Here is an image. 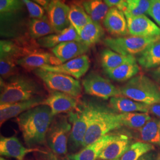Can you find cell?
Returning <instances> with one entry per match:
<instances>
[{
  "label": "cell",
  "instance_id": "cell-45",
  "mask_svg": "<svg viewBox=\"0 0 160 160\" xmlns=\"http://www.w3.org/2000/svg\"><path fill=\"white\" fill-rule=\"evenodd\" d=\"M120 160V158H119V159H114V160Z\"/></svg>",
  "mask_w": 160,
  "mask_h": 160
},
{
  "label": "cell",
  "instance_id": "cell-40",
  "mask_svg": "<svg viewBox=\"0 0 160 160\" xmlns=\"http://www.w3.org/2000/svg\"><path fill=\"white\" fill-rule=\"evenodd\" d=\"M32 1H33L34 2L42 6L46 10L52 0H32Z\"/></svg>",
  "mask_w": 160,
  "mask_h": 160
},
{
  "label": "cell",
  "instance_id": "cell-3",
  "mask_svg": "<svg viewBox=\"0 0 160 160\" xmlns=\"http://www.w3.org/2000/svg\"><path fill=\"white\" fill-rule=\"evenodd\" d=\"M119 114L92 103V114L82 147L94 142L113 130L122 126Z\"/></svg>",
  "mask_w": 160,
  "mask_h": 160
},
{
  "label": "cell",
  "instance_id": "cell-21",
  "mask_svg": "<svg viewBox=\"0 0 160 160\" xmlns=\"http://www.w3.org/2000/svg\"><path fill=\"white\" fill-rule=\"evenodd\" d=\"M71 41L80 42L79 35L74 28L71 25L60 32L41 38L38 39L36 42L40 47L53 48L61 43Z\"/></svg>",
  "mask_w": 160,
  "mask_h": 160
},
{
  "label": "cell",
  "instance_id": "cell-20",
  "mask_svg": "<svg viewBox=\"0 0 160 160\" xmlns=\"http://www.w3.org/2000/svg\"><path fill=\"white\" fill-rule=\"evenodd\" d=\"M117 136L118 135L107 134L94 142L84 147L78 152L69 155L67 160H97L103 149Z\"/></svg>",
  "mask_w": 160,
  "mask_h": 160
},
{
  "label": "cell",
  "instance_id": "cell-13",
  "mask_svg": "<svg viewBox=\"0 0 160 160\" xmlns=\"http://www.w3.org/2000/svg\"><path fill=\"white\" fill-rule=\"evenodd\" d=\"M45 98L39 96L27 100L0 105V123L1 126L6 121L18 117L24 112L43 104Z\"/></svg>",
  "mask_w": 160,
  "mask_h": 160
},
{
  "label": "cell",
  "instance_id": "cell-29",
  "mask_svg": "<svg viewBox=\"0 0 160 160\" xmlns=\"http://www.w3.org/2000/svg\"><path fill=\"white\" fill-rule=\"evenodd\" d=\"M141 140L147 143L160 144V120L151 119L139 129Z\"/></svg>",
  "mask_w": 160,
  "mask_h": 160
},
{
  "label": "cell",
  "instance_id": "cell-30",
  "mask_svg": "<svg viewBox=\"0 0 160 160\" xmlns=\"http://www.w3.org/2000/svg\"><path fill=\"white\" fill-rule=\"evenodd\" d=\"M133 58L134 56H125L109 49H104L100 54L101 63L104 70L115 68Z\"/></svg>",
  "mask_w": 160,
  "mask_h": 160
},
{
  "label": "cell",
  "instance_id": "cell-24",
  "mask_svg": "<svg viewBox=\"0 0 160 160\" xmlns=\"http://www.w3.org/2000/svg\"><path fill=\"white\" fill-rule=\"evenodd\" d=\"M109 103L113 109L120 113L132 112L148 113L150 107L148 105L122 96L112 97L110 98Z\"/></svg>",
  "mask_w": 160,
  "mask_h": 160
},
{
  "label": "cell",
  "instance_id": "cell-43",
  "mask_svg": "<svg viewBox=\"0 0 160 160\" xmlns=\"http://www.w3.org/2000/svg\"><path fill=\"white\" fill-rule=\"evenodd\" d=\"M84 1V0H71L72 4H80V5H81L82 2Z\"/></svg>",
  "mask_w": 160,
  "mask_h": 160
},
{
  "label": "cell",
  "instance_id": "cell-9",
  "mask_svg": "<svg viewBox=\"0 0 160 160\" xmlns=\"http://www.w3.org/2000/svg\"><path fill=\"white\" fill-rule=\"evenodd\" d=\"M92 114V103L84 104L76 112H69L68 119L72 124L69 139L73 149L82 147Z\"/></svg>",
  "mask_w": 160,
  "mask_h": 160
},
{
  "label": "cell",
  "instance_id": "cell-47",
  "mask_svg": "<svg viewBox=\"0 0 160 160\" xmlns=\"http://www.w3.org/2000/svg\"><path fill=\"white\" fill-rule=\"evenodd\" d=\"M157 160H160V156L158 157V158H157Z\"/></svg>",
  "mask_w": 160,
  "mask_h": 160
},
{
  "label": "cell",
  "instance_id": "cell-28",
  "mask_svg": "<svg viewBox=\"0 0 160 160\" xmlns=\"http://www.w3.org/2000/svg\"><path fill=\"white\" fill-rule=\"evenodd\" d=\"M81 6L92 20L98 23L103 22L110 9L103 0H84Z\"/></svg>",
  "mask_w": 160,
  "mask_h": 160
},
{
  "label": "cell",
  "instance_id": "cell-10",
  "mask_svg": "<svg viewBox=\"0 0 160 160\" xmlns=\"http://www.w3.org/2000/svg\"><path fill=\"white\" fill-rule=\"evenodd\" d=\"M82 86L87 94L104 100L122 95L120 88L96 72H91L86 76L82 80Z\"/></svg>",
  "mask_w": 160,
  "mask_h": 160
},
{
  "label": "cell",
  "instance_id": "cell-34",
  "mask_svg": "<svg viewBox=\"0 0 160 160\" xmlns=\"http://www.w3.org/2000/svg\"><path fill=\"white\" fill-rule=\"evenodd\" d=\"M126 1L124 14L135 16L147 14L150 7V0H126Z\"/></svg>",
  "mask_w": 160,
  "mask_h": 160
},
{
  "label": "cell",
  "instance_id": "cell-27",
  "mask_svg": "<svg viewBox=\"0 0 160 160\" xmlns=\"http://www.w3.org/2000/svg\"><path fill=\"white\" fill-rule=\"evenodd\" d=\"M55 33L52 26L47 15L41 18H32L29 23V33L33 39H39L41 38Z\"/></svg>",
  "mask_w": 160,
  "mask_h": 160
},
{
  "label": "cell",
  "instance_id": "cell-12",
  "mask_svg": "<svg viewBox=\"0 0 160 160\" xmlns=\"http://www.w3.org/2000/svg\"><path fill=\"white\" fill-rule=\"evenodd\" d=\"M90 66L89 58L86 55H83L58 65H45L40 68L50 72L68 75L78 80L86 74Z\"/></svg>",
  "mask_w": 160,
  "mask_h": 160
},
{
  "label": "cell",
  "instance_id": "cell-17",
  "mask_svg": "<svg viewBox=\"0 0 160 160\" xmlns=\"http://www.w3.org/2000/svg\"><path fill=\"white\" fill-rule=\"evenodd\" d=\"M103 25L109 33L116 37L129 34L128 24L124 12L117 8H110L103 20Z\"/></svg>",
  "mask_w": 160,
  "mask_h": 160
},
{
  "label": "cell",
  "instance_id": "cell-1",
  "mask_svg": "<svg viewBox=\"0 0 160 160\" xmlns=\"http://www.w3.org/2000/svg\"><path fill=\"white\" fill-rule=\"evenodd\" d=\"M53 117L50 108L44 104L30 109L17 117L18 126L29 147L45 142Z\"/></svg>",
  "mask_w": 160,
  "mask_h": 160
},
{
  "label": "cell",
  "instance_id": "cell-44",
  "mask_svg": "<svg viewBox=\"0 0 160 160\" xmlns=\"http://www.w3.org/2000/svg\"><path fill=\"white\" fill-rule=\"evenodd\" d=\"M0 160H7L5 159L4 158H3V157H1V158H0Z\"/></svg>",
  "mask_w": 160,
  "mask_h": 160
},
{
  "label": "cell",
  "instance_id": "cell-31",
  "mask_svg": "<svg viewBox=\"0 0 160 160\" xmlns=\"http://www.w3.org/2000/svg\"><path fill=\"white\" fill-rule=\"evenodd\" d=\"M68 18L70 25L72 26L78 33L86 24L92 20L82 6L77 4H71L69 6Z\"/></svg>",
  "mask_w": 160,
  "mask_h": 160
},
{
  "label": "cell",
  "instance_id": "cell-38",
  "mask_svg": "<svg viewBox=\"0 0 160 160\" xmlns=\"http://www.w3.org/2000/svg\"><path fill=\"white\" fill-rule=\"evenodd\" d=\"M109 8H117L123 12L126 7V0H103Z\"/></svg>",
  "mask_w": 160,
  "mask_h": 160
},
{
  "label": "cell",
  "instance_id": "cell-39",
  "mask_svg": "<svg viewBox=\"0 0 160 160\" xmlns=\"http://www.w3.org/2000/svg\"><path fill=\"white\" fill-rule=\"evenodd\" d=\"M149 111L160 119V103L150 106Z\"/></svg>",
  "mask_w": 160,
  "mask_h": 160
},
{
  "label": "cell",
  "instance_id": "cell-19",
  "mask_svg": "<svg viewBox=\"0 0 160 160\" xmlns=\"http://www.w3.org/2000/svg\"><path fill=\"white\" fill-rule=\"evenodd\" d=\"M39 152L37 148H27L15 137H5L1 136L0 154L2 156L23 160L24 157L32 152Z\"/></svg>",
  "mask_w": 160,
  "mask_h": 160
},
{
  "label": "cell",
  "instance_id": "cell-2",
  "mask_svg": "<svg viewBox=\"0 0 160 160\" xmlns=\"http://www.w3.org/2000/svg\"><path fill=\"white\" fill-rule=\"evenodd\" d=\"M42 92L40 85L27 76L14 75L6 81L1 78L0 105L27 100Z\"/></svg>",
  "mask_w": 160,
  "mask_h": 160
},
{
  "label": "cell",
  "instance_id": "cell-4",
  "mask_svg": "<svg viewBox=\"0 0 160 160\" xmlns=\"http://www.w3.org/2000/svg\"><path fill=\"white\" fill-rule=\"evenodd\" d=\"M38 45H37L38 46ZM36 45H23L19 41L1 40L0 42V74L7 80L17 73L19 59L38 49Z\"/></svg>",
  "mask_w": 160,
  "mask_h": 160
},
{
  "label": "cell",
  "instance_id": "cell-23",
  "mask_svg": "<svg viewBox=\"0 0 160 160\" xmlns=\"http://www.w3.org/2000/svg\"><path fill=\"white\" fill-rule=\"evenodd\" d=\"M139 71L135 58L115 68L104 70L110 78L118 82L131 80L139 73Z\"/></svg>",
  "mask_w": 160,
  "mask_h": 160
},
{
  "label": "cell",
  "instance_id": "cell-22",
  "mask_svg": "<svg viewBox=\"0 0 160 160\" xmlns=\"http://www.w3.org/2000/svg\"><path fill=\"white\" fill-rule=\"evenodd\" d=\"M130 146L129 138L126 135H118L102 151L99 160H114L120 158Z\"/></svg>",
  "mask_w": 160,
  "mask_h": 160
},
{
  "label": "cell",
  "instance_id": "cell-46",
  "mask_svg": "<svg viewBox=\"0 0 160 160\" xmlns=\"http://www.w3.org/2000/svg\"><path fill=\"white\" fill-rule=\"evenodd\" d=\"M59 1H62V2H65L67 0H59Z\"/></svg>",
  "mask_w": 160,
  "mask_h": 160
},
{
  "label": "cell",
  "instance_id": "cell-48",
  "mask_svg": "<svg viewBox=\"0 0 160 160\" xmlns=\"http://www.w3.org/2000/svg\"><path fill=\"white\" fill-rule=\"evenodd\" d=\"M53 160H55V159H53Z\"/></svg>",
  "mask_w": 160,
  "mask_h": 160
},
{
  "label": "cell",
  "instance_id": "cell-16",
  "mask_svg": "<svg viewBox=\"0 0 160 160\" xmlns=\"http://www.w3.org/2000/svg\"><path fill=\"white\" fill-rule=\"evenodd\" d=\"M42 104L50 108L53 116L62 113L72 112L78 107L76 98L59 92H51L48 97L45 99Z\"/></svg>",
  "mask_w": 160,
  "mask_h": 160
},
{
  "label": "cell",
  "instance_id": "cell-11",
  "mask_svg": "<svg viewBox=\"0 0 160 160\" xmlns=\"http://www.w3.org/2000/svg\"><path fill=\"white\" fill-rule=\"evenodd\" d=\"M129 34L131 36L151 38L160 36V28L145 14L132 16L125 14Z\"/></svg>",
  "mask_w": 160,
  "mask_h": 160
},
{
  "label": "cell",
  "instance_id": "cell-42",
  "mask_svg": "<svg viewBox=\"0 0 160 160\" xmlns=\"http://www.w3.org/2000/svg\"><path fill=\"white\" fill-rule=\"evenodd\" d=\"M138 160H152V157L151 154H145Z\"/></svg>",
  "mask_w": 160,
  "mask_h": 160
},
{
  "label": "cell",
  "instance_id": "cell-5",
  "mask_svg": "<svg viewBox=\"0 0 160 160\" xmlns=\"http://www.w3.org/2000/svg\"><path fill=\"white\" fill-rule=\"evenodd\" d=\"M122 95L139 103L151 106L160 103V90L148 77L138 75L120 88Z\"/></svg>",
  "mask_w": 160,
  "mask_h": 160
},
{
  "label": "cell",
  "instance_id": "cell-32",
  "mask_svg": "<svg viewBox=\"0 0 160 160\" xmlns=\"http://www.w3.org/2000/svg\"><path fill=\"white\" fill-rule=\"evenodd\" d=\"M120 121L123 126L132 129H141L151 119L148 113L132 112L120 113Z\"/></svg>",
  "mask_w": 160,
  "mask_h": 160
},
{
  "label": "cell",
  "instance_id": "cell-7",
  "mask_svg": "<svg viewBox=\"0 0 160 160\" xmlns=\"http://www.w3.org/2000/svg\"><path fill=\"white\" fill-rule=\"evenodd\" d=\"M159 40L160 36L143 38L131 36L107 38L103 43L111 50L121 55L134 56L142 53L148 46Z\"/></svg>",
  "mask_w": 160,
  "mask_h": 160
},
{
  "label": "cell",
  "instance_id": "cell-37",
  "mask_svg": "<svg viewBox=\"0 0 160 160\" xmlns=\"http://www.w3.org/2000/svg\"><path fill=\"white\" fill-rule=\"evenodd\" d=\"M147 14L160 27V0H150V7Z\"/></svg>",
  "mask_w": 160,
  "mask_h": 160
},
{
  "label": "cell",
  "instance_id": "cell-15",
  "mask_svg": "<svg viewBox=\"0 0 160 160\" xmlns=\"http://www.w3.org/2000/svg\"><path fill=\"white\" fill-rule=\"evenodd\" d=\"M69 6L59 0H52L47 8V16L55 33L60 32L70 26Z\"/></svg>",
  "mask_w": 160,
  "mask_h": 160
},
{
  "label": "cell",
  "instance_id": "cell-36",
  "mask_svg": "<svg viewBox=\"0 0 160 160\" xmlns=\"http://www.w3.org/2000/svg\"><path fill=\"white\" fill-rule=\"evenodd\" d=\"M32 18H41L45 16V8L32 0H22Z\"/></svg>",
  "mask_w": 160,
  "mask_h": 160
},
{
  "label": "cell",
  "instance_id": "cell-26",
  "mask_svg": "<svg viewBox=\"0 0 160 160\" xmlns=\"http://www.w3.org/2000/svg\"><path fill=\"white\" fill-rule=\"evenodd\" d=\"M139 64L144 69L158 68L160 66V40L148 46L138 58Z\"/></svg>",
  "mask_w": 160,
  "mask_h": 160
},
{
  "label": "cell",
  "instance_id": "cell-41",
  "mask_svg": "<svg viewBox=\"0 0 160 160\" xmlns=\"http://www.w3.org/2000/svg\"><path fill=\"white\" fill-rule=\"evenodd\" d=\"M152 77L156 81L160 83V66L155 69L152 72Z\"/></svg>",
  "mask_w": 160,
  "mask_h": 160
},
{
  "label": "cell",
  "instance_id": "cell-18",
  "mask_svg": "<svg viewBox=\"0 0 160 160\" xmlns=\"http://www.w3.org/2000/svg\"><path fill=\"white\" fill-rule=\"evenodd\" d=\"M90 47L78 41L61 43L52 49L53 54L63 63L78 57L89 51Z\"/></svg>",
  "mask_w": 160,
  "mask_h": 160
},
{
  "label": "cell",
  "instance_id": "cell-6",
  "mask_svg": "<svg viewBox=\"0 0 160 160\" xmlns=\"http://www.w3.org/2000/svg\"><path fill=\"white\" fill-rule=\"evenodd\" d=\"M34 73L54 92H62L75 98L79 97L81 94L82 87L80 81L72 77L41 68L35 69Z\"/></svg>",
  "mask_w": 160,
  "mask_h": 160
},
{
  "label": "cell",
  "instance_id": "cell-14",
  "mask_svg": "<svg viewBox=\"0 0 160 160\" xmlns=\"http://www.w3.org/2000/svg\"><path fill=\"white\" fill-rule=\"evenodd\" d=\"M61 62L53 54L36 49L18 61V65L30 71L45 65H58Z\"/></svg>",
  "mask_w": 160,
  "mask_h": 160
},
{
  "label": "cell",
  "instance_id": "cell-25",
  "mask_svg": "<svg viewBox=\"0 0 160 160\" xmlns=\"http://www.w3.org/2000/svg\"><path fill=\"white\" fill-rule=\"evenodd\" d=\"M80 42L87 46L92 47L103 39L105 32L100 23L91 20L78 33Z\"/></svg>",
  "mask_w": 160,
  "mask_h": 160
},
{
  "label": "cell",
  "instance_id": "cell-8",
  "mask_svg": "<svg viewBox=\"0 0 160 160\" xmlns=\"http://www.w3.org/2000/svg\"><path fill=\"white\" fill-rule=\"evenodd\" d=\"M71 129L72 124L68 117L61 116L53 120L46 135V141L55 154L63 155L67 153Z\"/></svg>",
  "mask_w": 160,
  "mask_h": 160
},
{
  "label": "cell",
  "instance_id": "cell-33",
  "mask_svg": "<svg viewBox=\"0 0 160 160\" xmlns=\"http://www.w3.org/2000/svg\"><path fill=\"white\" fill-rule=\"evenodd\" d=\"M154 149V147L152 144L142 141L137 142L129 146L120 160H138Z\"/></svg>",
  "mask_w": 160,
  "mask_h": 160
},
{
  "label": "cell",
  "instance_id": "cell-35",
  "mask_svg": "<svg viewBox=\"0 0 160 160\" xmlns=\"http://www.w3.org/2000/svg\"><path fill=\"white\" fill-rule=\"evenodd\" d=\"M22 0H0L1 17L13 14L22 9Z\"/></svg>",
  "mask_w": 160,
  "mask_h": 160
}]
</instances>
